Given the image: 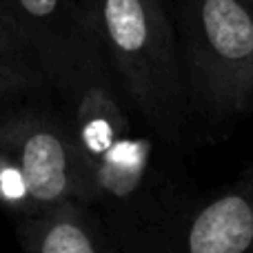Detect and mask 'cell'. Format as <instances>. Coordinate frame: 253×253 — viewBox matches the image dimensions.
Returning a JSON list of instances; mask_svg holds the SVG:
<instances>
[{
  "mask_svg": "<svg viewBox=\"0 0 253 253\" xmlns=\"http://www.w3.org/2000/svg\"><path fill=\"white\" fill-rule=\"evenodd\" d=\"M91 13L126 105L151 133L180 144L191 105L169 0H96Z\"/></svg>",
  "mask_w": 253,
  "mask_h": 253,
  "instance_id": "obj_1",
  "label": "cell"
},
{
  "mask_svg": "<svg viewBox=\"0 0 253 253\" xmlns=\"http://www.w3.org/2000/svg\"><path fill=\"white\" fill-rule=\"evenodd\" d=\"M189 105L213 125L253 114V9L247 0H169Z\"/></svg>",
  "mask_w": 253,
  "mask_h": 253,
  "instance_id": "obj_2",
  "label": "cell"
},
{
  "mask_svg": "<svg viewBox=\"0 0 253 253\" xmlns=\"http://www.w3.org/2000/svg\"><path fill=\"white\" fill-rule=\"evenodd\" d=\"M44 96L0 105V147L25 173L36 213L67 202L91 207L87 162L62 109L47 105Z\"/></svg>",
  "mask_w": 253,
  "mask_h": 253,
  "instance_id": "obj_3",
  "label": "cell"
},
{
  "mask_svg": "<svg viewBox=\"0 0 253 253\" xmlns=\"http://www.w3.org/2000/svg\"><path fill=\"white\" fill-rule=\"evenodd\" d=\"M58 98L109 76L93 13L83 0H2Z\"/></svg>",
  "mask_w": 253,
  "mask_h": 253,
  "instance_id": "obj_4",
  "label": "cell"
},
{
  "mask_svg": "<svg viewBox=\"0 0 253 253\" xmlns=\"http://www.w3.org/2000/svg\"><path fill=\"white\" fill-rule=\"evenodd\" d=\"M158 229L138 253H253V173Z\"/></svg>",
  "mask_w": 253,
  "mask_h": 253,
  "instance_id": "obj_5",
  "label": "cell"
},
{
  "mask_svg": "<svg viewBox=\"0 0 253 253\" xmlns=\"http://www.w3.org/2000/svg\"><path fill=\"white\" fill-rule=\"evenodd\" d=\"M16 240L22 253H120L105 218L83 202L16 218Z\"/></svg>",
  "mask_w": 253,
  "mask_h": 253,
  "instance_id": "obj_6",
  "label": "cell"
},
{
  "mask_svg": "<svg viewBox=\"0 0 253 253\" xmlns=\"http://www.w3.org/2000/svg\"><path fill=\"white\" fill-rule=\"evenodd\" d=\"M51 93L42 67L0 0V105Z\"/></svg>",
  "mask_w": 253,
  "mask_h": 253,
  "instance_id": "obj_7",
  "label": "cell"
},
{
  "mask_svg": "<svg viewBox=\"0 0 253 253\" xmlns=\"http://www.w3.org/2000/svg\"><path fill=\"white\" fill-rule=\"evenodd\" d=\"M83 2H84V4H87V7H89V9H91V7H93V2H96V0H83Z\"/></svg>",
  "mask_w": 253,
  "mask_h": 253,
  "instance_id": "obj_8",
  "label": "cell"
},
{
  "mask_svg": "<svg viewBox=\"0 0 253 253\" xmlns=\"http://www.w3.org/2000/svg\"><path fill=\"white\" fill-rule=\"evenodd\" d=\"M247 2H249V7H251V9H253V0H247Z\"/></svg>",
  "mask_w": 253,
  "mask_h": 253,
  "instance_id": "obj_9",
  "label": "cell"
}]
</instances>
